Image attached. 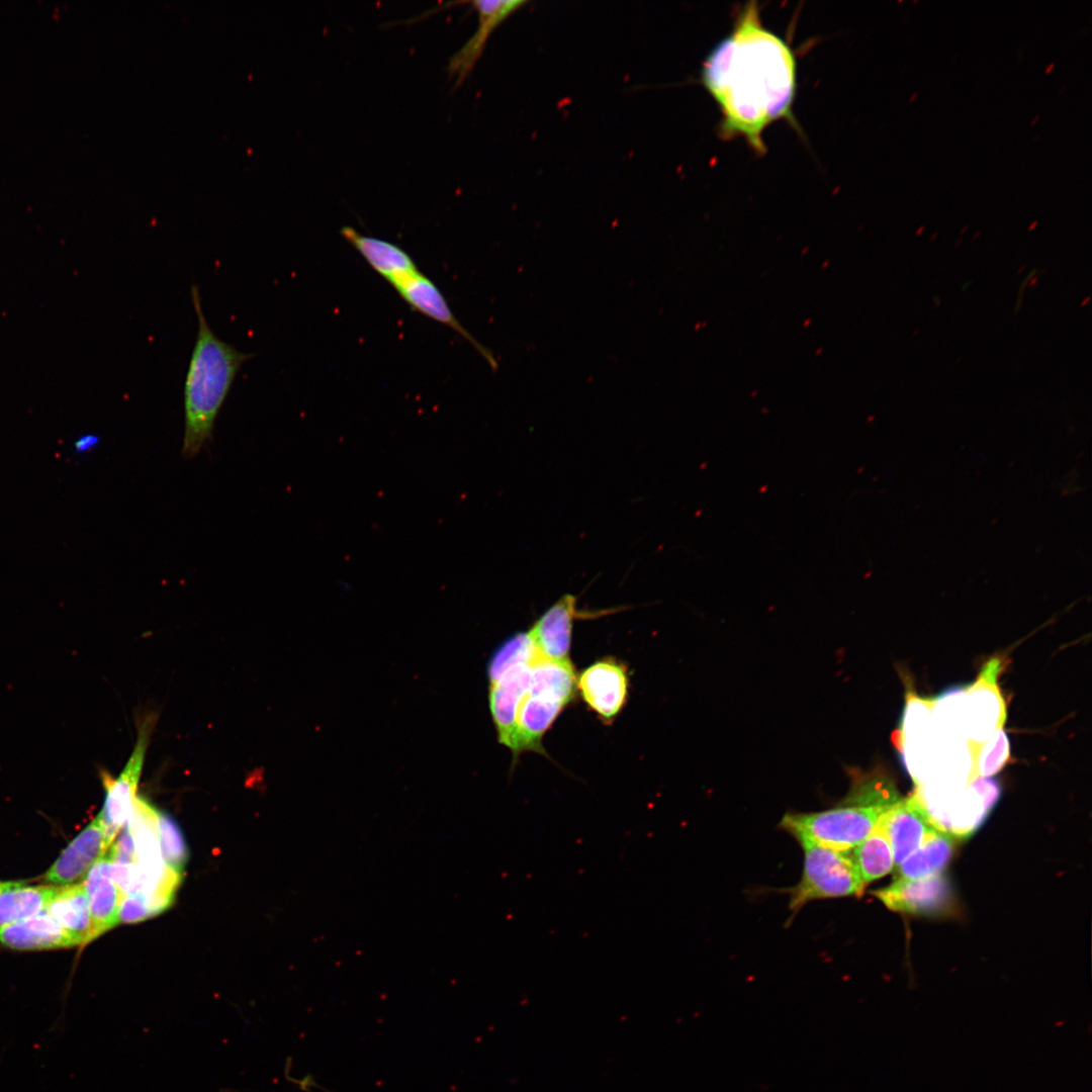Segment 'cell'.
<instances>
[{
	"label": "cell",
	"instance_id": "1",
	"mask_svg": "<svg viewBox=\"0 0 1092 1092\" xmlns=\"http://www.w3.org/2000/svg\"><path fill=\"white\" fill-rule=\"evenodd\" d=\"M701 80L720 108L722 138H744L764 154L762 132L769 124L784 118L796 124L795 57L763 26L755 2L745 5L732 31L708 55Z\"/></svg>",
	"mask_w": 1092,
	"mask_h": 1092
},
{
	"label": "cell",
	"instance_id": "2",
	"mask_svg": "<svg viewBox=\"0 0 1092 1092\" xmlns=\"http://www.w3.org/2000/svg\"><path fill=\"white\" fill-rule=\"evenodd\" d=\"M197 316V335L184 384V436L182 455L195 457L210 441L214 423L243 364L252 354L222 341L209 327L199 288L191 286Z\"/></svg>",
	"mask_w": 1092,
	"mask_h": 1092
},
{
	"label": "cell",
	"instance_id": "3",
	"mask_svg": "<svg viewBox=\"0 0 1092 1092\" xmlns=\"http://www.w3.org/2000/svg\"><path fill=\"white\" fill-rule=\"evenodd\" d=\"M899 799L888 776L872 772L855 778L837 806L819 812L788 813L780 825L795 838L849 851L874 832L882 815Z\"/></svg>",
	"mask_w": 1092,
	"mask_h": 1092
},
{
	"label": "cell",
	"instance_id": "4",
	"mask_svg": "<svg viewBox=\"0 0 1092 1092\" xmlns=\"http://www.w3.org/2000/svg\"><path fill=\"white\" fill-rule=\"evenodd\" d=\"M1000 792L995 779L979 778L962 788L917 785L913 795L937 830L962 838L985 820Z\"/></svg>",
	"mask_w": 1092,
	"mask_h": 1092
},
{
	"label": "cell",
	"instance_id": "5",
	"mask_svg": "<svg viewBox=\"0 0 1092 1092\" xmlns=\"http://www.w3.org/2000/svg\"><path fill=\"white\" fill-rule=\"evenodd\" d=\"M795 839L804 850V869L800 882L789 891L792 911L798 912L813 900L863 893L866 884L849 851L825 847L804 837Z\"/></svg>",
	"mask_w": 1092,
	"mask_h": 1092
},
{
	"label": "cell",
	"instance_id": "6",
	"mask_svg": "<svg viewBox=\"0 0 1092 1092\" xmlns=\"http://www.w3.org/2000/svg\"><path fill=\"white\" fill-rule=\"evenodd\" d=\"M136 864L141 876L140 894L147 897L155 914L172 904L183 876L166 867L160 847L158 810L142 797H135L127 820Z\"/></svg>",
	"mask_w": 1092,
	"mask_h": 1092
},
{
	"label": "cell",
	"instance_id": "7",
	"mask_svg": "<svg viewBox=\"0 0 1092 1092\" xmlns=\"http://www.w3.org/2000/svg\"><path fill=\"white\" fill-rule=\"evenodd\" d=\"M1002 661L998 657L988 660L977 679L964 688V721L966 742L969 750L987 739L1006 720V705L998 686Z\"/></svg>",
	"mask_w": 1092,
	"mask_h": 1092
},
{
	"label": "cell",
	"instance_id": "8",
	"mask_svg": "<svg viewBox=\"0 0 1092 1092\" xmlns=\"http://www.w3.org/2000/svg\"><path fill=\"white\" fill-rule=\"evenodd\" d=\"M149 740V727H143L134 749L116 779L103 777L106 791L105 801L98 818L104 830L109 846L128 820L136 793L138 783L144 765Z\"/></svg>",
	"mask_w": 1092,
	"mask_h": 1092
},
{
	"label": "cell",
	"instance_id": "9",
	"mask_svg": "<svg viewBox=\"0 0 1092 1092\" xmlns=\"http://www.w3.org/2000/svg\"><path fill=\"white\" fill-rule=\"evenodd\" d=\"M392 287L414 310L452 329L468 341L492 368H496L497 364L492 354L456 318L447 299L429 277L417 270L394 283Z\"/></svg>",
	"mask_w": 1092,
	"mask_h": 1092
},
{
	"label": "cell",
	"instance_id": "10",
	"mask_svg": "<svg viewBox=\"0 0 1092 1092\" xmlns=\"http://www.w3.org/2000/svg\"><path fill=\"white\" fill-rule=\"evenodd\" d=\"M873 894L887 908L911 914L938 913L946 908L951 898L948 883L941 875L896 878L891 885Z\"/></svg>",
	"mask_w": 1092,
	"mask_h": 1092
},
{
	"label": "cell",
	"instance_id": "11",
	"mask_svg": "<svg viewBox=\"0 0 1092 1092\" xmlns=\"http://www.w3.org/2000/svg\"><path fill=\"white\" fill-rule=\"evenodd\" d=\"M576 686L587 706L602 720L612 721L626 702L627 670L614 660L598 661L582 671Z\"/></svg>",
	"mask_w": 1092,
	"mask_h": 1092
},
{
	"label": "cell",
	"instance_id": "12",
	"mask_svg": "<svg viewBox=\"0 0 1092 1092\" xmlns=\"http://www.w3.org/2000/svg\"><path fill=\"white\" fill-rule=\"evenodd\" d=\"M878 827L891 844L895 867L916 850L929 833L936 830L913 794L894 803L882 815Z\"/></svg>",
	"mask_w": 1092,
	"mask_h": 1092
},
{
	"label": "cell",
	"instance_id": "13",
	"mask_svg": "<svg viewBox=\"0 0 1092 1092\" xmlns=\"http://www.w3.org/2000/svg\"><path fill=\"white\" fill-rule=\"evenodd\" d=\"M567 704L550 692L529 686L517 708L514 756L525 750L545 754L542 737Z\"/></svg>",
	"mask_w": 1092,
	"mask_h": 1092
},
{
	"label": "cell",
	"instance_id": "14",
	"mask_svg": "<svg viewBox=\"0 0 1092 1092\" xmlns=\"http://www.w3.org/2000/svg\"><path fill=\"white\" fill-rule=\"evenodd\" d=\"M532 661L515 664L489 680V708L498 741L513 754L516 748L517 708L529 687Z\"/></svg>",
	"mask_w": 1092,
	"mask_h": 1092
},
{
	"label": "cell",
	"instance_id": "15",
	"mask_svg": "<svg viewBox=\"0 0 1092 1092\" xmlns=\"http://www.w3.org/2000/svg\"><path fill=\"white\" fill-rule=\"evenodd\" d=\"M526 3L527 1L522 0H477L472 2L473 8L478 15L477 30L451 57L447 67L448 75L454 82V88L460 86L468 76L481 56L493 30Z\"/></svg>",
	"mask_w": 1092,
	"mask_h": 1092
},
{
	"label": "cell",
	"instance_id": "16",
	"mask_svg": "<svg viewBox=\"0 0 1092 1092\" xmlns=\"http://www.w3.org/2000/svg\"><path fill=\"white\" fill-rule=\"evenodd\" d=\"M109 847L101 822L96 817L63 850L44 874V882L63 886L74 884L86 877Z\"/></svg>",
	"mask_w": 1092,
	"mask_h": 1092
},
{
	"label": "cell",
	"instance_id": "17",
	"mask_svg": "<svg viewBox=\"0 0 1092 1092\" xmlns=\"http://www.w3.org/2000/svg\"><path fill=\"white\" fill-rule=\"evenodd\" d=\"M581 615L576 597L569 594L548 608L529 631L539 653L549 659H568L573 621Z\"/></svg>",
	"mask_w": 1092,
	"mask_h": 1092
},
{
	"label": "cell",
	"instance_id": "18",
	"mask_svg": "<svg viewBox=\"0 0 1092 1092\" xmlns=\"http://www.w3.org/2000/svg\"><path fill=\"white\" fill-rule=\"evenodd\" d=\"M340 234L391 286L419 270L411 255L396 244L365 236L352 226L342 228Z\"/></svg>",
	"mask_w": 1092,
	"mask_h": 1092
},
{
	"label": "cell",
	"instance_id": "19",
	"mask_svg": "<svg viewBox=\"0 0 1092 1092\" xmlns=\"http://www.w3.org/2000/svg\"><path fill=\"white\" fill-rule=\"evenodd\" d=\"M0 942L13 949H51L76 946V941L48 912L0 929Z\"/></svg>",
	"mask_w": 1092,
	"mask_h": 1092
},
{
	"label": "cell",
	"instance_id": "20",
	"mask_svg": "<svg viewBox=\"0 0 1092 1092\" xmlns=\"http://www.w3.org/2000/svg\"><path fill=\"white\" fill-rule=\"evenodd\" d=\"M89 900L94 937L97 938L119 922L122 893L110 876V860L105 854L90 869L84 882Z\"/></svg>",
	"mask_w": 1092,
	"mask_h": 1092
},
{
	"label": "cell",
	"instance_id": "21",
	"mask_svg": "<svg viewBox=\"0 0 1092 1092\" xmlns=\"http://www.w3.org/2000/svg\"><path fill=\"white\" fill-rule=\"evenodd\" d=\"M46 909L77 945H84L95 939L89 900L83 882L59 887Z\"/></svg>",
	"mask_w": 1092,
	"mask_h": 1092
},
{
	"label": "cell",
	"instance_id": "22",
	"mask_svg": "<svg viewBox=\"0 0 1092 1092\" xmlns=\"http://www.w3.org/2000/svg\"><path fill=\"white\" fill-rule=\"evenodd\" d=\"M958 838L934 830L919 847L896 867V878L918 879L940 875L950 860Z\"/></svg>",
	"mask_w": 1092,
	"mask_h": 1092
},
{
	"label": "cell",
	"instance_id": "23",
	"mask_svg": "<svg viewBox=\"0 0 1092 1092\" xmlns=\"http://www.w3.org/2000/svg\"><path fill=\"white\" fill-rule=\"evenodd\" d=\"M59 887L16 886L0 892V929L29 918L47 908Z\"/></svg>",
	"mask_w": 1092,
	"mask_h": 1092
},
{
	"label": "cell",
	"instance_id": "24",
	"mask_svg": "<svg viewBox=\"0 0 1092 1092\" xmlns=\"http://www.w3.org/2000/svg\"><path fill=\"white\" fill-rule=\"evenodd\" d=\"M852 849L851 856L864 884L885 877L895 867L891 844L878 826Z\"/></svg>",
	"mask_w": 1092,
	"mask_h": 1092
},
{
	"label": "cell",
	"instance_id": "25",
	"mask_svg": "<svg viewBox=\"0 0 1092 1092\" xmlns=\"http://www.w3.org/2000/svg\"><path fill=\"white\" fill-rule=\"evenodd\" d=\"M970 783L979 778H989L1000 771L1010 760V743L1003 727L997 729L981 745L970 749Z\"/></svg>",
	"mask_w": 1092,
	"mask_h": 1092
},
{
	"label": "cell",
	"instance_id": "26",
	"mask_svg": "<svg viewBox=\"0 0 1092 1092\" xmlns=\"http://www.w3.org/2000/svg\"><path fill=\"white\" fill-rule=\"evenodd\" d=\"M158 831L166 867L183 876L189 854L179 825L169 814L158 811Z\"/></svg>",
	"mask_w": 1092,
	"mask_h": 1092
},
{
	"label": "cell",
	"instance_id": "27",
	"mask_svg": "<svg viewBox=\"0 0 1092 1092\" xmlns=\"http://www.w3.org/2000/svg\"><path fill=\"white\" fill-rule=\"evenodd\" d=\"M538 654L529 632L516 633L493 653L487 668L489 680L515 664L532 661Z\"/></svg>",
	"mask_w": 1092,
	"mask_h": 1092
},
{
	"label": "cell",
	"instance_id": "28",
	"mask_svg": "<svg viewBox=\"0 0 1092 1092\" xmlns=\"http://www.w3.org/2000/svg\"><path fill=\"white\" fill-rule=\"evenodd\" d=\"M146 896L140 893L122 895L119 906V922L135 923L154 916Z\"/></svg>",
	"mask_w": 1092,
	"mask_h": 1092
},
{
	"label": "cell",
	"instance_id": "29",
	"mask_svg": "<svg viewBox=\"0 0 1092 1092\" xmlns=\"http://www.w3.org/2000/svg\"><path fill=\"white\" fill-rule=\"evenodd\" d=\"M100 443V437L96 434L87 433L80 435L73 442V450L77 454H85L92 451Z\"/></svg>",
	"mask_w": 1092,
	"mask_h": 1092
},
{
	"label": "cell",
	"instance_id": "30",
	"mask_svg": "<svg viewBox=\"0 0 1092 1092\" xmlns=\"http://www.w3.org/2000/svg\"><path fill=\"white\" fill-rule=\"evenodd\" d=\"M19 882H0V892L16 886Z\"/></svg>",
	"mask_w": 1092,
	"mask_h": 1092
},
{
	"label": "cell",
	"instance_id": "31",
	"mask_svg": "<svg viewBox=\"0 0 1092 1092\" xmlns=\"http://www.w3.org/2000/svg\"><path fill=\"white\" fill-rule=\"evenodd\" d=\"M1054 67H1055V64H1054V63L1050 64V65H1049V66H1048V67L1045 68L1044 74H1049V73H1051V71H1053Z\"/></svg>",
	"mask_w": 1092,
	"mask_h": 1092
},
{
	"label": "cell",
	"instance_id": "32",
	"mask_svg": "<svg viewBox=\"0 0 1092 1092\" xmlns=\"http://www.w3.org/2000/svg\"><path fill=\"white\" fill-rule=\"evenodd\" d=\"M917 96H918V93H917V92H915V93H914V94H913V95L911 96V98L909 99V102H910V103H912L913 101H915V100H916V98H917Z\"/></svg>",
	"mask_w": 1092,
	"mask_h": 1092
},
{
	"label": "cell",
	"instance_id": "33",
	"mask_svg": "<svg viewBox=\"0 0 1092 1092\" xmlns=\"http://www.w3.org/2000/svg\"><path fill=\"white\" fill-rule=\"evenodd\" d=\"M1036 225H1037V220L1033 221V222H1032V223L1030 224V226L1028 228V231H1032V230H1033V229H1034V228L1036 226Z\"/></svg>",
	"mask_w": 1092,
	"mask_h": 1092
},
{
	"label": "cell",
	"instance_id": "34",
	"mask_svg": "<svg viewBox=\"0 0 1092 1092\" xmlns=\"http://www.w3.org/2000/svg\"><path fill=\"white\" fill-rule=\"evenodd\" d=\"M1038 119H1039V115H1036V116H1035V117H1034L1033 119H1032V121H1031L1030 125H1034V124H1035L1036 122H1037V120H1038Z\"/></svg>",
	"mask_w": 1092,
	"mask_h": 1092
},
{
	"label": "cell",
	"instance_id": "35",
	"mask_svg": "<svg viewBox=\"0 0 1092 1092\" xmlns=\"http://www.w3.org/2000/svg\"><path fill=\"white\" fill-rule=\"evenodd\" d=\"M923 230H924V226L922 225V226H921V228H920V229H919V230L917 231V233H916V236H918V235H919V234H920V233H921V232H922Z\"/></svg>",
	"mask_w": 1092,
	"mask_h": 1092
}]
</instances>
